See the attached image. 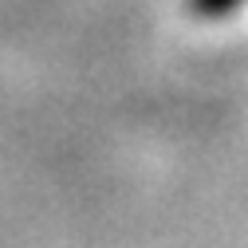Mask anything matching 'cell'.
I'll list each match as a JSON object with an SVG mask.
<instances>
[{
  "instance_id": "6da1fadb",
  "label": "cell",
  "mask_w": 248,
  "mask_h": 248,
  "mask_svg": "<svg viewBox=\"0 0 248 248\" xmlns=\"http://www.w3.org/2000/svg\"><path fill=\"white\" fill-rule=\"evenodd\" d=\"M240 0H197V8L201 12H209V16H221V12H229V8H236Z\"/></svg>"
}]
</instances>
